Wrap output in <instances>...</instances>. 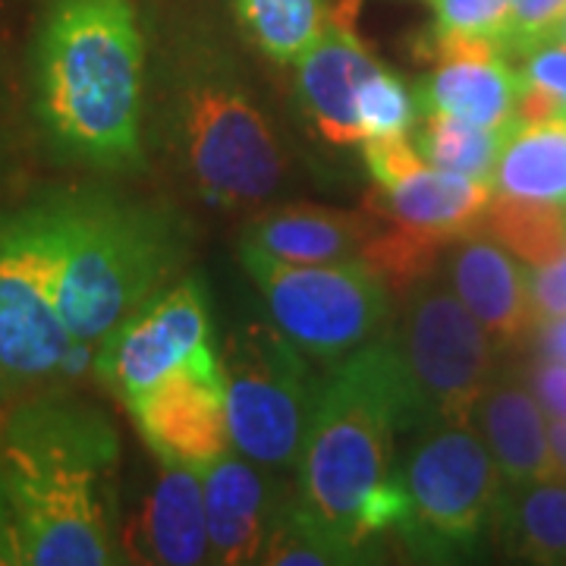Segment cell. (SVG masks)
<instances>
[{
	"mask_svg": "<svg viewBox=\"0 0 566 566\" xmlns=\"http://www.w3.org/2000/svg\"><path fill=\"white\" fill-rule=\"evenodd\" d=\"M117 469L120 438L98 409H0V566L123 564Z\"/></svg>",
	"mask_w": 566,
	"mask_h": 566,
	"instance_id": "obj_1",
	"label": "cell"
},
{
	"mask_svg": "<svg viewBox=\"0 0 566 566\" xmlns=\"http://www.w3.org/2000/svg\"><path fill=\"white\" fill-rule=\"evenodd\" d=\"M381 63L368 54L344 13L327 17L318 41L296 63V95L315 129L331 145L363 142L356 123V88Z\"/></svg>",
	"mask_w": 566,
	"mask_h": 566,
	"instance_id": "obj_15",
	"label": "cell"
},
{
	"mask_svg": "<svg viewBox=\"0 0 566 566\" xmlns=\"http://www.w3.org/2000/svg\"><path fill=\"white\" fill-rule=\"evenodd\" d=\"M566 13V0H510L504 48L506 57H526L528 51L557 39Z\"/></svg>",
	"mask_w": 566,
	"mask_h": 566,
	"instance_id": "obj_29",
	"label": "cell"
},
{
	"mask_svg": "<svg viewBox=\"0 0 566 566\" xmlns=\"http://www.w3.org/2000/svg\"><path fill=\"white\" fill-rule=\"evenodd\" d=\"M494 182L472 180L422 161L390 186H375L365 208L431 240L453 245L482 230Z\"/></svg>",
	"mask_w": 566,
	"mask_h": 566,
	"instance_id": "obj_16",
	"label": "cell"
},
{
	"mask_svg": "<svg viewBox=\"0 0 566 566\" xmlns=\"http://www.w3.org/2000/svg\"><path fill=\"white\" fill-rule=\"evenodd\" d=\"M482 233L510 249L528 268H542L566 249V208L494 192L482 218Z\"/></svg>",
	"mask_w": 566,
	"mask_h": 566,
	"instance_id": "obj_25",
	"label": "cell"
},
{
	"mask_svg": "<svg viewBox=\"0 0 566 566\" xmlns=\"http://www.w3.org/2000/svg\"><path fill=\"white\" fill-rule=\"evenodd\" d=\"M208 516V564L243 566L262 560L274 506L259 463L230 450L202 469Z\"/></svg>",
	"mask_w": 566,
	"mask_h": 566,
	"instance_id": "obj_17",
	"label": "cell"
},
{
	"mask_svg": "<svg viewBox=\"0 0 566 566\" xmlns=\"http://www.w3.org/2000/svg\"><path fill=\"white\" fill-rule=\"evenodd\" d=\"M182 148L202 196L218 208L264 202L283 182L277 136L240 80L199 66L182 85Z\"/></svg>",
	"mask_w": 566,
	"mask_h": 566,
	"instance_id": "obj_8",
	"label": "cell"
},
{
	"mask_svg": "<svg viewBox=\"0 0 566 566\" xmlns=\"http://www.w3.org/2000/svg\"><path fill=\"white\" fill-rule=\"evenodd\" d=\"M422 428L428 419L390 327L318 381L296 463V494L356 564L371 560L359 523L375 491L397 479V434Z\"/></svg>",
	"mask_w": 566,
	"mask_h": 566,
	"instance_id": "obj_3",
	"label": "cell"
},
{
	"mask_svg": "<svg viewBox=\"0 0 566 566\" xmlns=\"http://www.w3.org/2000/svg\"><path fill=\"white\" fill-rule=\"evenodd\" d=\"M447 283L479 318L491 340L520 344L535 327L528 264L488 233H472L447 249Z\"/></svg>",
	"mask_w": 566,
	"mask_h": 566,
	"instance_id": "obj_14",
	"label": "cell"
},
{
	"mask_svg": "<svg viewBox=\"0 0 566 566\" xmlns=\"http://www.w3.org/2000/svg\"><path fill=\"white\" fill-rule=\"evenodd\" d=\"M371 211H337L318 205H283L249 223L243 243L283 262H340L363 255Z\"/></svg>",
	"mask_w": 566,
	"mask_h": 566,
	"instance_id": "obj_20",
	"label": "cell"
},
{
	"mask_svg": "<svg viewBox=\"0 0 566 566\" xmlns=\"http://www.w3.org/2000/svg\"><path fill=\"white\" fill-rule=\"evenodd\" d=\"M240 259L262 293L271 324L308 359L340 363L390 327V283L363 255L340 262H283L240 243Z\"/></svg>",
	"mask_w": 566,
	"mask_h": 566,
	"instance_id": "obj_5",
	"label": "cell"
},
{
	"mask_svg": "<svg viewBox=\"0 0 566 566\" xmlns=\"http://www.w3.org/2000/svg\"><path fill=\"white\" fill-rule=\"evenodd\" d=\"M494 192L566 208V117L510 129L494 167Z\"/></svg>",
	"mask_w": 566,
	"mask_h": 566,
	"instance_id": "obj_21",
	"label": "cell"
},
{
	"mask_svg": "<svg viewBox=\"0 0 566 566\" xmlns=\"http://www.w3.org/2000/svg\"><path fill=\"white\" fill-rule=\"evenodd\" d=\"M431 54L438 57V70L416 92L419 117L438 111L488 129H510L520 123V70L506 63L494 41L434 39Z\"/></svg>",
	"mask_w": 566,
	"mask_h": 566,
	"instance_id": "obj_13",
	"label": "cell"
},
{
	"mask_svg": "<svg viewBox=\"0 0 566 566\" xmlns=\"http://www.w3.org/2000/svg\"><path fill=\"white\" fill-rule=\"evenodd\" d=\"M262 564L274 566H337L356 564L344 547L324 532L315 516L305 510L300 494L274 506L268 538L262 547Z\"/></svg>",
	"mask_w": 566,
	"mask_h": 566,
	"instance_id": "obj_26",
	"label": "cell"
},
{
	"mask_svg": "<svg viewBox=\"0 0 566 566\" xmlns=\"http://www.w3.org/2000/svg\"><path fill=\"white\" fill-rule=\"evenodd\" d=\"M510 129H488V126H475L450 114L428 111L422 114L419 133H416V148L424 161L441 170L494 182V167H497Z\"/></svg>",
	"mask_w": 566,
	"mask_h": 566,
	"instance_id": "obj_24",
	"label": "cell"
},
{
	"mask_svg": "<svg viewBox=\"0 0 566 566\" xmlns=\"http://www.w3.org/2000/svg\"><path fill=\"white\" fill-rule=\"evenodd\" d=\"M419 120V98L397 73L378 66L368 73L356 88V123L359 136L381 139V136H406Z\"/></svg>",
	"mask_w": 566,
	"mask_h": 566,
	"instance_id": "obj_27",
	"label": "cell"
},
{
	"mask_svg": "<svg viewBox=\"0 0 566 566\" xmlns=\"http://www.w3.org/2000/svg\"><path fill=\"white\" fill-rule=\"evenodd\" d=\"M123 551L139 554L142 564H208V516L202 472L189 465L161 463V479L151 488L139 520L123 538Z\"/></svg>",
	"mask_w": 566,
	"mask_h": 566,
	"instance_id": "obj_18",
	"label": "cell"
},
{
	"mask_svg": "<svg viewBox=\"0 0 566 566\" xmlns=\"http://www.w3.org/2000/svg\"><path fill=\"white\" fill-rule=\"evenodd\" d=\"M57 305V240L51 199L0 221V368L13 385L57 375L73 353Z\"/></svg>",
	"mask_w": 566,
	"mask_h": 566,
	"instance_id": "obj_9",
	"label": "cell"
},
{
	"mask_svg": "<svg viewBox=\"0 0 566 566\" xmlns=\"http://www.w3.org/2000/svg\"><path fill=\"white\" fill-rule=\"evenodd\" d=\"M221 368L237 453L264 469H293L318 390L308 356L281 327L252 322L227 337Z\"/></svg>",
	"mask_w": 566,
	"mask_h": 566,
	"instance_id": "obj_7",
	"label": "cell"
},
{
	"mask_svg": "<svg viewBox=\"0 0 566 566\" xmlns=\"http://www.w3.org/2000/svg\"><path fill=\"white\" fill-rule=\"evenodd\" d=\"M428 428L472 424L475 406L494 381V340L460 303L450 283L424 277L406 290L403 318L390 331Z\"/></svg>",
	"mask_w": 566,
	"mask_h": 566,
	"instance_id": "obj_10",
	"label": "cell"
},
{
	"mask_svg": "<svg viewBox=\"0 0 566 566\" xmlns=\"http://www.w3.org/2000/svg\"><path fill=\"white\" fill-rule=\"evenodd\" d=\"M535 322H554L566 315V249L542 268L528 271Z\"/></svg>",
	"mask_w": 566,
	"mask_h": 566,
	"instance_id": "obj_32",
	"label": "cell"
},
{
	"mask_svg": "<svg viewBox=\"0 0 566 566\" xmlns=\"http://www.w3.org/2000/svg\"><path fill=\"white\" fill-rule=\"evenodd\" d=\"M142 102L136 0H51L35 44V111L54 148L98 170H136Z\"/></svg>",
	"mask_w": 566,
	"mask_h": 566,
	"instance_id": "obj_2",
	"label": "cell"
},
{
	"mask_svg": "<svg viewBox=\"0 0 566 566\" xmlns=\"http://www.w3.org/2000/svg\"><path fill=\"white\" fill-rule=\"evenodd\" d=\"M363 158L368 167V177L375 186H390L400 177H406L409 170H416L424 161L416 148V142L406 136H381V139H365L363 142Z\"/></svg>",
	"mask_w": 566,
	"mask_h": 566,
	"instance_id": "obj_30",
	"label": "cell"
},
{
	"mask_svg": "<svg viewBox=\"0 0 566 566\" xmlns=\"http://www.w3.org/2000/svg\"><path fill=\"white\" fill-rule=\"evenodd\" d=\"M211 349V300L202 281L170 283L102 340L95 375L123 403Z\"/></svg>",
	"mask_w": 566,
	"mask_h": 566,
	"instance_id": "obj_11",
	"label": "cell"
},
{
	"mask_svg": "<svg viewBox=\"0 0 566 566\" xmlns=\"http://www.w3.org/2000/svg\"><path fill=\"white\" fill-rule=\"evenodd\" d=\"M434 39H482L501 48L510 0H434Z\"/></svg>",
	"mask_w": 566,
	"mask_h": 566,
	"instance_id": "obj_28",
	"label": "cell"
},
{
	"mask_svg": "<svg viewBox=\"0 0 566 566\" xmlns=\"http://www.w3.org/2000/svg\"><path fill=\"white\" fill-rule=\"evenodd\" d=\"M538 349L547 359H557L566 363V315L564 318H554V322L538 324Z\"/></svg>",
	"mask_w": 566,
	"mask_h": 566,
	"instance_id": "obj_34",
	"label": "cell"
},
{
	"mask_svg": "<svg viewBox=\"0 0 566 566\" xmlns=\"http://www.w3.org/2000/svg\"><path fill=\"white\" fill-rule=\"evenodd\" d=\"M397 475L406 494L397 535L424 560H450L479 545L506 485L472 424L422 428Z\"/></svg>",
	"mask_w": 566,
	"mask_h": 566,
	"instance_id": "obj_6",
	"label": "cell"
},
{
	"mask_svg": "<svg viewBox=\"0 0 566 566\" xmlns=\"http://www.w3.org/2000/svg\"><path fill=\"white\" fill-rule=\"evenodd\" d=\"M554 41H564L566 44V13H564V20H560V29H557V39Z\"/></svg>",
	"mask_w": 566,
	"mask_h": 566,
	"instance_id": "obj_37",
	"label": "cell"
},
{
	"mask_svg": "<svg viewBox=\"0 0 566 566\" xmlns=\"http://www.w3.org/2000/svg\"><path fill=\"white\" fill-rule=\"evenodd\" d=\"M10 390H13V381H10V378H7V371L0 368V400H3V397H7Z\"/></svg>",
	"mask_w": 566,
	"mask_h": 566,
	"instance_id": "obj_36",
	"label": "cell"
},
{
	"mask_svg": "<svg viewBox=\"0 0 566 566\" xmlns=\"http://www.w3.org/2000/svg\"><path fill=\"white\" fill-rule=\"evenodd\" d=\"M528 387L547 419H566V363L538 356L528 371Z\"/></svg>",
	"mask_w": 566,
	"mask_h": 566,
	"instance_id": "obj_33",
	"label": "cell"
},
{
	"mask_svg": "<svg viewBox=\"0 0 566 566\" xmlns=\"http://www.w3.org/2000/svg\"><path fill=\"white\" fill-rule=\"evenodd\" d=\"M520 80L545 92L557 114L566 117V44L564 41H547L542 48L528 51L520 66Z\"/></svg>",
	"mask_w": 566,
	"mask_h": 566,
	"instance_id": "obj_31",
	"label": "cell"
},
{
	"mask_svg": "<svg viewBox=\"0 0 566 566\" xmlns=\"http://www.w3.org/2000/svg\"><path fill=\"white\" fill-rule=\"evenodd\" d=\"M245 39L274 63H300L327 25L322 0H230Z\"/></svg>",
	"mask_w": 566,
	"mask_h": 566,
	"instance_id": "obj_23",
	"label": "cell"
},
{
	"mask_svg": "<svg viewBox=\"0 0 566 566\" xmlns=\"http://www.w3.org/2000/svg\"><path fill=\"white\" fill-rule=\"evenodd\" d=\"M547 441L557 460V472L566 482V419H547Z\"/></svg>",
	"mask_w": 566,
	"mask_h": 566,
	"instance_id": "obj_35",
	"label": "cell"
},
{
	"mask_svg": "<svg viewBox=\"0 0 566 566\" xmlns=\"http://www.w3.org/2000/svg\"><path fill=\"white\" fill-rule=\"evenodd\" d=\"M126 409L158 463L202 472L233 447L223 406V368L214 346L129 397Z\"/></svg>",
	"mask_w": 566,
	"mask_h": 566,
	"instance_id": "obj_12",
	"label": "cell"
},
{
	"mask_svg": "<svg viewBox=\"0 0 566 566\" xmlns=\"http://www.w3.org/2000/svg\"><path fill=\"white\" fill-rule=\"evenodd\" d=\"M497 535L506 551L528 564H566V482L545 479L526 485H504L494 510Z\"/></svg>",
	"mask_w": 566,
	"mask_h": 566,
	"instance_id": "obj_22",
	"label": "cell"
},
{
	"mask_svg": "<svg viewBox=\"0 0 566 566\" xmlns=\"http://www.w3.org/2000/svg\"><path fill=\"white\" fill-rule=\"evenodd\" d=\"M48 199L57 240V305L80 346L102 344L189 262L192 227L170 205L111 192Z\"/></svg>",
	"mask_w": 566,
	"mask_h": 566,
	"instance_id": "obj_4",
	"label": "cell"
},
{
	"mask_svg": "<svg viewBox=\"0 0 566 566\" xmlns=\"http://www.w3.org/2000/svg\"><path fill=\"white\" fill-rule=\"evenodd\" d=\"M472 422L479 424L475 431L482 434L506 485L560 479L547 441V416L532 387L520 381H491L475 406Z\"/></svg>",
	"mask_w": 566,
	"mask_h": 566,
	"instance_id": "obj_19",
	"label": "cell"
}]
</instances>
